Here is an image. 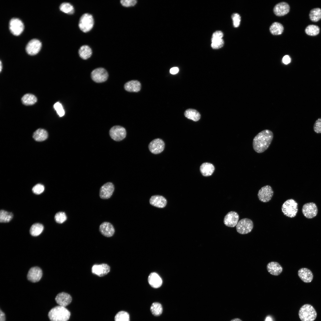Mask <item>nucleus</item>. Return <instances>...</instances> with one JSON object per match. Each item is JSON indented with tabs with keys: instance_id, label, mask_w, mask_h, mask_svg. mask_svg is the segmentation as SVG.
<instances>
[{
	"instance_id": "39448f33",
	"label": "nucleus",
	"mask_w": 321,
	"mask_h": 321,
	"mask_svg": "<svg viewBox=\"0 0 321 321\" xmlns=\"http://www.w3.org/2000/svg\"><path fill=\"white\" fill-rule=\"evenodd\" d=\"M94 20L92 16L88 13L83 14L80 17L78 26L81 30L84 32L90 31L93 28Z\"/></svg>"
},
{
	"instance_id": "7c9ffc66",
	"label": "nucleus",
	"mask_w": 321,
	"mask_h": 321,
	"mask_svg": "<svg viewBox=\"0 0 321 321\" xmlns=\"http://www.w3.org/2000/svg\"><path fill=\"white\" fill-rule=\"evenodd\" d=\"M284 27L280 23L275 22L273 23L270 27V33L274 35H278L283 32Z\"/></svg>"
},
{
	"instance_id": "cd10ccee",
	"label": "nucleus",
	"mask_w": 321,
	"mask_h": 321,
	"mask_svg": "<svg viewBox=\"0 0 321 321\" xmlns=\"http://www.w3.org/2000/svg\"><path fill=\"white\" fill-rule=\"evenodd\" d=\"M92 51L91 48L87 45L82 46L78 51L80 56L84 59H86L91 56Z\"/></svg>"
},
{
	"instance_id": "c9c22d12",
	"label": "nucleus",
	"mask_w": 321,
	"mask_h": 321,
	"mask_svg": "<svg viewBox=\"0 0 321 321\" xmlns=\"http://www.w3.org/2000/svg\"><path fill=\"white\" fill-rule=\"evenodd\" d=\"M320 29L317 26L314 25H310L307 26L305 29V32L307 35L315 36L319 34Z\"/></svg>"
},
{
	"instance_id": "20e7f679",
	"label": "nucleus",
	"mask_w": 321,
	"mask_h": 321,
	"mask_svg": "<svg viewBox=\"0 0 321 321\" xmlns=\"http://www.w3.org/2000/svg\"><path fill=\"white\" fill-rule=\"evenodd\" d=\"M298 210V204L292 199L287 200L283 204L281 207V210L284 215L291 218L296 216Z\"/></svg>"
},
{
	"instance_id": "a878e982",
	"label": "nucleus",
	"mask_w": 321,
	"mask_h": 321,
	"mask_svg": "<svg viewBox=\"0 0 321 321\" xmlns=\"http://www.w3.org/2000/svg\"><path fill=\"white\" fill-rule=\"evenodd\" d=\"M200 170L202 174L204 176L207 177L211 175L213 173L215 168L212 164L205 163L202 164Z\"/></svg>"
},
{
	"instance_id": "dca6fc26",
	"label": "nucleus",
	"mask_w": 321,
	"mask_h": 321,
	"mask_svg": "<svg viewBox=\"0 0 321 321\" xmlns=\"http://www.w3.org/2000/svg\"><path fill=\"white\" fill-rule=\"evenodd\" d=\"M43 275L42 270L38 267L31 268L27 275L28 279L32 282H36L41 279Z\"/></svg>"
},
{
	"instance_id": "423d86ee",
	"label": "nucleus",
	"mask_w": 321,
	"mask_h": 321,
	"mask_svg": "<svg viewBox=\"0 0 321 321\" xmlns=\"http://www.w3.org/2000/svg\"><path fill=\"white\" fill-rule=\"evenodd\" d=\"M253 227V223L251 220L244 218L238 221L236 226V229L238 233L244 235L251 232Z\"/></svg>"
},
{
	"instance_id": "9b49d317",
	"label": "nucleus",
	"mask_w": 321,
	"mask_h": 321,
	"mask_svg": "<svg viewBox=\"0 0 321 321\" xmlns=\"http://www.w3.org/2000/svg\"><path fill=\"white\" fill-rule=\"evenodd\" d=\"M92 79L97 83H101L106 81L108 77L106 70L103 68H98L94 70L92 72Z\"/></svg>"
},
{
	"instance_id": "e433bc0d",
	"label": "nucleus",
	"mask_w": 321,
	"mask_h": 321,
	"mask_svg": "<svg viewBox=\"0 0 321 321\" xmlns=\"http://www.w3.org/2000/svg\"><path fill=\"white\" fill-rule=\"evenodd\" d=\"M150 311L154 315L156 316H159L161 314L162 312V306L159 303H154L151 306Z\"/></svg>"
},
{
	"instance_id": "a18cd8bd",
	"label": "nucleus",
	"mask_w": 321,
	"mask_h": 321,
	"mask_svg": "<svg viewBox=\"0 0 321 321\" xmlns=\"http://www.w3.org/2000/svg\"><path fill=\"white\" fill-rule=\"evenodd\" d=\"M136 2V1L135 0H122L120 1L122 5L126 7L133 6Z\"/></svg>"
},
{
	"instance_id": "6e6552de",
	"label": "nucleus",
	"mask_w": 321,
	"mask_h": 321,
	"mask_svg": "<svg viewBox=\"0 0 321 321\" xmlns=\"http://www.w3.org/2000/svg\"><path fill=\"white\" fill-rule=\"evenodd\" d=\"M9 29L11 32L14 35L18 36L23 32L24 26L22 22L20 19L17 18H12L9 22Z\"/></svg>"
},
{
	"instance_id": "72a5a7b5",
	"label": "nucleus",
	"mask_w": 321,
	"mask_h": 321,
	"mask_svg": "<svg viewBox=\"0 0 321 321\" xmlns=\"http://www.w3.org/2000/svg\"><path fill=\"white\" fill-rule=\"evenodd\" d=\"M13 215L12 213L4 210L0 211V222L1 223H8L12 219Z\"/></svg>"
},
{
	"instance_id": "49530a36",
	"label": "nucleus",
	"mask_w": 321,
	"mask_h": 321,
	"mask_svg": "<svg viewBox=\"0 0 321 321\" xmlns=\"http://www.w3.org/2000/svg\"><path fill=\"white\" fill-rule=\"evenodd\" d=\"M223 36V34L222 32L217 31L213 33L212 39H222Z\"/></svg>"
},
{
	"instance_id": "8fccbe9b",
	"label": "nucleus",
	"mask_w": 321,
	"mask_h": 321,
	"mask_svg": "<svg viewBox=\"0 0 321 321\" xmlns=\"http://www.w3.org/2000/svg\"><path fill=\"white\" fill-rule=\"evenodd\" d=\"M0 321H5V314L1 309L0 311Z\"/></svg>"
},
{
	"instance_id": "c756f323",
	"label": "nucleus",
	"mask_w": 321,
	"mask_h": 321,
	"mask_svg": "<svg viewBox=\"0 0 321 321\" xmlns=\"http://www.w3.org/2000/svg\"><path fill=\"white\" fill-rule=\"evenodd\" d=\"M37 101V99L34 95L31 94H26L24 95L21 98V101L24 105H32L34 104Z\"/></svg>"
},
{
	"instance_id": "1a4fd4ad",
	"label": "nucleus",
	"mask_w": 321,
	"mask_h": 321,
	"mask_svg": "<svg viewBox=\"0 0 321 321\" xmlns=\"http://www.w3.org/2000/svg\"><path fill=\"white\" fill-rule=\"evenodd\" d=\"M273 194V191L272 187L269 185H266L261 188L259 191L257 196L260 201L267 202L271 199Z\"/></svg>"
},
{
	"instance_id": "2f4dec72",
	"label": "nucleus",
	"mask_w": 321,
	"mask_h": 321,
	"mask_svg": "<svg viewBox=\"0 0 321 321\" xmlns=\"http://www.w3.org/2000/svg\"><path fill=\"white\" fill-rule=\"evenodd\" d=\"M44 229L43 225L40 223H35L31 226L30 229V234L33 236H37L40 235Z\"/></svg>"
},
{
	"instance_id": "f257e3e1",
	"label": "nucleus",
	"mask_w": 321,
	"mask_h": 321,
	"mask_svg": "<svg viewBox=\"0 0 321 321\" xmlns=\"http://www.w3.org/2000/svg\"><path fill=\"white\" fill-rule=\"evenodd\" d=\"M273 132L268 129L262 131L254 138L252 143L254 150L260 153L267 150L273 140Z\"/></svg>"
},
{
	"instance_id": "7ed1b4c3",
	"label": "nucleus",
	"mask_w": 321,
	"mask_h": 321,
	"mask_svg": "<svg viewBox=\"0 0 321 321\" xmlns=\"http://www.w3.org/2000/svg\"><path fill=\"white\" fill-rule=\"evenodd\" d=\"M298 314L301 321H314L317 316L314 308L309 304L303 305L300 308Z\"/></svg>"
},
{
	"instance_id": "58836bf2",
	"label": "nucleus",
	"mask_w": 321,
	"mask_h": 321,
	"mask_svg": "<svg viewBox=\"0 0 321 321\" xmlns=\"http://www.w3.org/2000/svg\"><path fill=\"white\" fill-rule=\"evenodd\" d=\"M55 221L58 223L62 224L67 219L65 213L63 212H59L56 213L54 217Z\"/></svg>"
},
{
	"instance_id": "393cba45",
	"label": "nucleus",
	"mask_w": 321,
	"mask_h": 321,
	"mask_svg": "<svg viewBox=\"0 0 321 321\" xmlns=\"http://www.w3.org/2000/svg\"><path fill=\"white\" fill-rule=\"evenodd\" d=\"M124 88L128 92H137L141 89V84L138 81L131 80L125 83Z\"/></svg>"
},
{
	"instance_id": "4be33fe9",
	"label": "nucleus",
	"mask_w": 321,
	"mask_h": 321,
	"mask_svg": "<svg viewBox=\"0 0 321 321\" xmlns=\"http://www.w3.org/2000/svg\"><path fill=\"white\" fill-rule=\"evenodd\" d=\"M267 269L271 274L277 276L280 275L283 271V268L278 262H271L267 265Z\"/></svg>"
},
{
	"instance_id": "6ab92c4d",
	"label": "nucleus",
	"mask_w": 321,
	"mask_h": 321,
	"mask_svg": "<svg viewBox=\"0 0 321 321\" xmlns=\"http://www.w3.org/2000/svg\"><path fill=\"white\" fill-rule=\"evenodd\" d=\"M290 7L285 2H281L276 4L274 7L273 11L276 15L278 16H284L289 12Z\"/></svg>"
},
{
	"instance_id": "ea45409f",
	"label": "nucleus",
	"mask_w": 321,
	"mask_h": 321,
	"mask_svg": "<svg viewBox=\"0 0 321 321\" xmlns=\"http://www.w3.org/2000/svg\"><path fill=\"white\" fill-rule=\"evenodd\" d=\"M224 41L222 39H212L211 45L212 48L214 49H218L223 46Z\"/></svg>"
},
{
	"instance_id": "aec40b11",
	"label": "nucleus",
	"mask_w": 321,
	"mask_h": 321,
	"mask_svg": "<svg viewBox=\"0 0 321 321\" xmlns=\"http://www.w3.org/2000/svg\"><path fill=\"white\" fill-rule=\"evenodd\" d=\"M55 300L59 306L66 307L71 302L72 298L69 294L64 292L59 293L56 297Z\"/></svg>"
},
{
	"instance_id": "f8f14e48",
	"label": "nucleus",
	"mask_w": 321,
	"mask_h": 321,
	"mask_svg": "<svg viewBox=\"0 0 321 321\" xmlns=\"http://www.w3.org/2000/svg\"><path fill=\"white\" fill-rule=\"evenodd\" d=\"M42 43L39 40L34 39L30 40L27 44L26 50L27 53L30 55L37 54L40 51Z\"/></svg>"
},
{
	"instance_id": "de8ad7c7",
	"label": "nucleus",
	"mask_w": 321,
	"mask_h": 321,
	"mask_svg": "<svg viewBox=\"0 0 321 321\" xmlns=\"http://www.w3.org/2000/svg\"><path fill=\"white\" fill-rule=\"evenodd\" d=\"M282 61L283 63L285 64H288L290 62V58L288 55H285L283 58Z\"/></svg>"
},
{
	"instance_id": "9d476101",
	"label": "nucleus",
	"mask_w": 321,
	"mask_h": 321,
	"mask_svg": "<svg viewBox=\"0 0 321 321\" xmlns=\"http://www.w3.org/2000/svg\"><path fill=\"white\" fill-rule=\"evenodd\" d=\"M109 134L111 138L115 141H119L124 139L126 135V130L122 127L116 125L110 129Z\"/></svg>"
},
{
	"instance_id": "4468645a",
	"label": "nucleus",
	"mask_w": 321,
	"mask_h": 321,
	"mask_svg": "<svg viewBox=\"0 0 321 321\" xmlns=\"http://www.w3.org/2000/svg\"><path fill=\"white\" fill-rule=\"evenodd\" d=\"M239 215L238 213L233 211L228 212L225 216L224 223L226 226L233 227L236 226L238 222Z\"/></svg>"
},
{
	"instance_id": "412c9836",
	"label": "nucleus",
	"mask_w": 321,
	"mask_h": 321,
	"mask_svg": "<svg viewBox=\"0 0 321 321\" xmlns=\"http://www.w3.org/2000/svg\"><path fill=\"white\" fill-rule=\"evenodd\" d=\"M298 275L300 279L304 282H311L313 279V274L309 269L306 268H302L298 271Z\"/></svg>"
},
{
	"instance_id": "473e14b6",
	"label": "nucleus",
	"mask_w": 321,
	"mask_h": 321,
	"mask_svg": "<svg viewBox=\"0 0 321 321\" xmlns=\"http://www.w3.org/2000/svg\"><path fill=\"white\" fill-rule=\"evenodd\" d=\"M309 17L311 20L313 22L318 21L321 19V9L317 8L312 9L310 11Z\"/></svg>"
},
{
	"instance_id": "09e8293b",
	"label": "nucleus",
	"mask_w": 321,
	"mask_h": 321,
	"mask_svg": "<svg viewBox=\"0 0 321 321\" xmlns=\"http://www.w3.org/2000/svg\"><path fill=\"white\" fill-rule=\"evenodd\" d=\"M179 71V69L178 67H173L171 68L170 70V72L171 74H175L177 73Z\"/></svg>"
},
{
	"instance_id": "37998d69",
	"label": "nucleus",
	"mask_w": 321,
	"mask_h": 321,
	"mask_svg": "<svg viewBox=\"0 0 321 321\" xmlns=\"http://www.w3.org/2000/svg\"><path fill=\"white\" fill-rule=\"evenodd\" d=\"M231 17L233 20L234 27H238L240 24L241 20L239 14L237 13H234L232 14Z\"/></svg>"
},
{
	"instance_id": "a211bd4d",
	"label": "nucleus",
	"mask_w": 321,
	"mask_h": 321,
	"mask_svg": "<svg viewBox=\"0 0 321 321\" xmlns=\"http://www.w3.org/2000/svg\"><path fill=\"white\" fill-rule=\"evenodd\" d=\"M99 231L102 235L107 237H112L115 232L113 225L107 222H103L100 225Z\"/></svg>"
},
{
	"instance_id": "2eb2a0df",
	"label": "nucleus",
	"mask_w": 321,
	"mask_h": 321,
	"mask_svg": "<svg viewBox=\"0 0 321 321\" xmlns=\"http://www.w3.org/2000/svg\"><path fill=\"white\" fill-rule=\"evenodd\" d=\"M165 144L163 141L160 139H156L151 141L149 145L150 151L154 154H158L164 150Z\"/></svg>"
},
{
	"instance_id": "b1692460",
	"label": "nucleus",
	"mask_w": 321,
	"mask_h": 321,
	"mask_svg": "<svg viewBox=\"0 0 321 321\" xmlns=\"http://www.w3.org/2000/svg\"><path fill=\"white\" fill-rule=\"evenodd\" d=\"M148 282L150 285L153 288H158L162 284V281L160 276L156 273H151L148 277Z\"/></svg>"
},
{
	"instance_id": "79ce46f5",
	"label": "nucleus",
	"mask_w": 321,
	"mask_h": 321,
	"mask_svg": "<svg viewBox=\"0 0 321 321\" xmlns=\"http://www.w3.org/2000/svg\"><path fill=\"white\" fill-rule=\"evenodd\" d=\"M45 189L43 185L38 184L34 185L32 188V191L35 194L38 195L42 193Z\"/></svg>"
},
{
	"instance_id": "864d4df0",
	"label": "nucleus",
	"mask_w": 321,
	"mask_h": 321,
	"mask_svg": "<svg viewBox=\"0 0 321 321\" xmlns=\"http://www.w3.org/2000/svg\"><path fill=\"white\" fill-rule=\"evenodd\" d=\"M0 72H1V71L2 68V63H1V61H0Z\"/></svg>"
},
{
	"instance_id": "c03bdc74",
	"label": "nucleus",
	"mask_w": 321,
	"mask_h": 321,
	"mask_svg": "<svg viewBox=\"0 0 321 321\" xmlns=\"http://www.w3.org/2000/svg\"><path fill=\"white\" fill-rule=\"evenodd\" d=\"M313 128L314 131L316 133H321V118H318L315 121Z\"/></svg>"
},
{
	"instance_id": "3c124183",
	"label": "nucleus",
	"mask_w": 321,
	"mask_h": 321,
	"mask_svg": "<svg viewBox=\"0 0 321 321\" xmlns=\"http://www.w3.org/2000/svg\"><path fill=\"white\" fill-rule=\"evenodd\" d=\"M265 321H273L271 318L270 317H266Z\"/></svg>"
},
{
	"instance_id": "5701e85b",
	"label": "nucleus",
	"mask_w": 321,
	"mask_h": 321,
	"mask_svg": "<svg viewBox=\"0 0 321 321\" xmlns=\"http://www.w3.org/2000/svg\"><path fill=\"white\" fill-rule=\"evenodd\" d=\"M151 204L155 207L162 208L166 206L167 204L166 199L163 196L160 195L152 196L150 199Z\"/></svg>"
},
{
	"instance_id": "603ef678",
	"label": "nucleus",
	"mask_w": 321,
	"mask_h": 321,
	"mask_svg": "<svg viewBox=\"0 0 321 321\" xmlns=\"http://www.w3.org/2000/svg\"><path fill=\"white\" fill-rule=\"evenodd\" d=\"M230 321H242L240 319L238 318L232 319Z\"/></svg>"
},
{
	"instance_id": "4c0bfd02",
	"label": "nucleus",
	"mask_w": 321,
	"mask_h": 321,
	"mask_svg": "<svg viewBox=\"0 0 321 321\" xmlns=\"http://www.w3.org/2000/svg\"><path fill=\"white\" fill-rule=\"evenodd\" d=\"M114 320L115 321H130L129 314L125 311H120L115 316Z\"/></svg>"
},
{
	"instance_id": "f03ea898",
	"label": "nucleus",
	"mask_w": 321,
	"mask_h": 321,
	"mask_svg": "<svg viewBox=\"0 0 321 321\" xmlns=\"http://www.w3.org/2000/svg\"><path fill=\"white\" fill-rule=\"evenodd\" d=\"M48 315L51 321H67L70 313L65 307L59 305L52 309Z\"/></svg>"
},
{
	"instance_id": "bb28decb",
	"label": "nucleus",
	"mask_w": 321,
	"mask_h": 321,
	"mask_svg": "<svg viewBox=\"0 0 321 321\" xmlns=\"http://www.w3.org/2000/svg\"><path fill=\"white\" fill-rule=\"evenodd\" d=\"M48 133L45 129L39 128L36 130L34 133L33 137L34 139L37 141H42L46 140L48 138Z\"/></svg>"
},
{
	"instance_id": "a19ab883",
	"label": "nucleus",
	"mask_w": 321,
	"mask_h": 321,
	"mask_svg": "<svg viewBox=\"0 0 321 321\" xmlns=\"http://www.w3.org/2000/svg\"><path fill=\"white\" fill-rule=\"evenodd\" d=\"M54 107L59 117H62L64 115V111L62 105L60 103L57 102L55 103Z\"/></svg>"
},
{
	"instance_id": "0eeeda50",
	"label": "nucleus",
	"mask_w": 321,
	"mask_h": 321,
	"mask_svg": "<svg viewBox=\"0 0 321 321\" xmlns=\"http://www.w3.org/2000/svg\"><path fill=\"white\" fill-rule=\"evenodd\" d=\"M302 211L305 217L308 219H311L317 215L318 209L315 203L310 202L303 204L302 207Z\"/></svg>"
},
{
	"instance_id": "c85d7f7f",
	"label": "nucleus",
	"mask_w": 321,
	"mask_h": 321,
	"mask_svg": "<svg viewBox=\"0 0 321 321\" xmlns=\"http://www.w3.org/2000/svg\"><path fill=\"white\" fill-rule=\"evenodd\" d=\"M184 115L187 118L194 121H198L201 117L200 114L197 111L192 109L186 110L184 113Z\"/></svg>"
},
{
	"instance_id": "f3484780",
	"label": "nucleus",
	"mask_w": 321,
	"mask_h": 321,
	"mask_svg": "<svg viewBox=\"0 0 321 321\" xmlns=\"http://www.w3.org/2000/svg\"><path fill=\"white\" fill-rule=\"evenodd\" d=\"M110 266L105 263L95 265L92 268V271L93 274L100 277L106 275L110 272Z\"/></svg>"
},
{
	"instance_id": "f704fd0d",
	"label": "nucleus",
	"mask_w": 321,
	"mask_h": 321,
	"mask_svg": "<svg viewBox=\"0 0 321 321\" xmlns=\"http://www.w3.org/2000/svg\"><path fill=\"white\" fill-rule=\"evenodd\" d=\"M59 9L62 12L68 14H72L74 12L73 6L68 2L62 3L59 6Z\"/></svg>"
},
{
	"instance_id": "ddd939ff",
	"label": "nucleus",
	"mask_w": 321,
	"mask_h": 321,
	"mask_svg": "<svg viewBox=\"0 0 321 321\" xmlns=\"http://www.w3.org/2000/svg\"><path fill=\"white\" fill-rule=\"evenodd\" d=\"M114 190L113 184L108 182L103 185L100 188L99 192L100 197L103 199H107L111 197Z\"/></svg>"
}]
</instances>
